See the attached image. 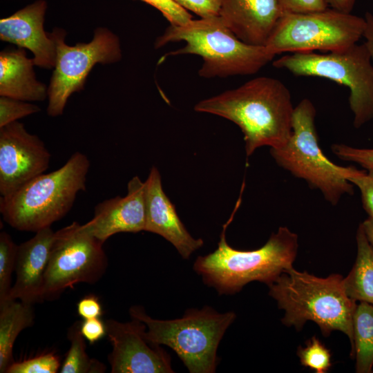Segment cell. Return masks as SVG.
Returning a JSON list of instances; mask_svg holds the SVG:
<instances>
[{
    "label": "cell",
    "mask_w": 373,
    "mask_h": 373,
    "mask_svg": "<svg viewBox=\"0 0 373 373\" xmlns=\"http://www.w3.org/2000/svg\"><path fill=\"white\" fill-rule=\"evenodd\" d=\"M197 112L224 117L244 135L247 156L261 146H284L291 137L294 107L288 88L269 77L254 78L240 86L204 99Z\"/></svg>",
    "instance_id": "obj_1"
},
{
    "label": "cell",
    "mask_w": 373,
    "mask_h": 373,
    "mask_svg": "<svg viewBox=\"0 0 373 373\" xmlns=\"http://www.w3.org/2000/svg\"><path fill=\"white\" fill-rule=\"evenodd\" d=\"M268 287L269 296L285 311L281 320L285 325L299 331L307 321H313L325 337L334 330L342 332L352 347L357 303L347 296L341 275L321 278L291 267Z\"/></svg>",
    "instance_id": "obj_2"
},
{
    "label": "cell",
    "mask_w": 373,
    "mask_h": 373,
    "mask_svg": "<svg viewBox=\"0 0 373 373\" xmlns=\"http://www.w3.org/2000/svg\"><path fill=\"white\" fill-rule=\"evenodd\" d=\"M216 249L199 256L193 269L203 282L219 294H233L247 283L259 281L268 285L293 267L298 249V235L287 227H280L267 242L254 250H238L227 242L225 229Z\"/></svg>",
    "instance_id": "obj_3"
},
{
    "label": "cell",
    "mask_w": 373,
    "mask_h": 373,
    "mask_svg": "<svg viewBox=\"0 0 373 373\" xmlns=\"http://www.w3.org/2000/svg\"><path fill=\"white\" fill-rule=\"evenodd\" d=\"M186 45L166 56L196 55L202 59L198 75L204 78L250 75L258 73L276 56L265 46H254L239 39L220 16L191 19L169 25L155 41V48L171 42Z\"/></svg>",
    "instance_id": "obj_4"
},
{
    "label": "cell",
    "mask_w": 373,
    "mask_h": 373,
    "mask_svg": "<svg viewBox=\"0 0 373 373\" xmlns=\"http://www.w3.org/2000/svg\"><path fill=\"white\" fill-rule=\"evenodd\" d=\"M89 168L88 157L77 151L59 169L42 173L1 197L3 220L21 231L36 232L51 227L69 212L77 194L86 189Z\"/></svg>",
    "instance_id": "obj_5"
},
{
    "label": "cell",
    "mask_w": 373,
    "mask_h": 373,
    "mask_svg": "<svg viewBox=\"0 0 373 373\" xmlns=\"http://www.w3.org/2000/svg\"><path fill=\"white\" fill-rule=\"evenodd\" d=\"M316 113L312 101L302 99L294 107L290 138L284 146L270 149V153L278 166L304 180L329 203L336 205L344 195L354 193L349 179L361 170L337 165L325 156L318 144Z\"/></svg>",
    "instance_id": "obj_6"
},
{
    "label": "cell",
    "mask_w": 373,
    "mask_h": 373,
    "mask_svg": "<svg viewBox=\"0 0 373 373\" xmlns=\"http://www.w3.org/2000/svg\"><path fill=\"white\" fill-rule=\"evenodd\" d=\"M129 314L145 323L150 339L171 348L191 373L215 372L219 343L236 317L233 312L219 313L209 306L189 309L173 320L151 318L140 305L132 306Z\"/></svg>",
    "instance_id": "obj_7"
},
{
    "label": "cell",
    "mask_w": 373,
    "mask_h": 373,
    "mask_svg": "<svg viewBox=\"0 0 373 373\" xmlns=\"http://www.w3.org/2000/svg\"><path fill=\"white\" fill-rule=\"evenodd\" d=\"M273 66L296 76L325 78L347 87L355 128L373 119V62L365 43L326 53H290Z\"/></svg>",
    "instance_id": "obj_8"
},
{
    "label": "cell",
    "mask_w": 373,
    "mask_h": 373,
    "mask_svg": "<svg viewBox=\"0 0 373 373\" xmlns=\"http://www.w3.org/2000/svg\"><path fill=\"white\" fill-rule=\"evenodd\" d=\"M365 27V17L331 8L304 13H285L265 46L276 55L314 50L332 52L357 44Z\"/></svg>",
    "instance_id": "obj_9"
},
{
    "label": "cell",
    "mask_w": 373,
    "mask_h": 373,
    "mask_svg": "<svg viewBox=\"0 0 373 373\" xmlns=\"http://www.w3.org/2000/svg\"><path fill=\"white\" fill-rule=\"evenodd\" d=\"M103 245L77 222L55 231L44 278L41 301L55 300L77 284L98 282L108 267Z\"/></svg>",
    "instance_id": "obj_10"
},
{
    "label": "cell",
    "mask_w": 373,
    "mask_h": 373,
    "mask_svg": "<svg viewBox=\"0 0 373 373\" xmlns=\"http://www.w3.org/2000/svg\"><path fill=\"white\" fill-rule=\"evenodd\" d=\"M56 46V63L48 88L47 113L51 117L63 114L70 95L84 89L86 78L97 64L119 61L122 50L118 37L106 28H98L88 43L68 46L66 32L55 28L50 32Z\"/></svg>",
    "instance_id": "obj_11"
},
{
    "label": "cell",
    "mask_w": 373,
    "mask_h": 373,
    "mask_svg": "<svg viewBox=\"0 0 373 373\" xmlns=\"http://www.w3.org/2000/svg\"><path fill=\"white\" fill-rule=\"evenodd\" d=\"M106 336L112 345L108 361L112 373H172L170 355L149 338L144 323L105 321Z\"/></svg>",
    "instance_id": "obj_12"
},
{
    "label": "cell",
    "mask_w": 373,
    "mask_h": 373,
    "mask_svg": "<svg viewBox=\"0 0 373 373\" xmlns=\"http://www.w3.org/2000/svg\"><path fill=\"white\" fill-rule=\"evenodd\" d=\"M50 153L44 142L18 121L0 128V194L14 193L48 169Z\"/></svg>",
    "instance_id": "obj_13"
},
{
    "label": "cell",
    "mask_w": 373,
    "mask_h": 373,
    "mask_svg": "<svg viewBox=\"0 0 373 373\" xmlns=\"http://www.w3.org/2000/svg\"><path fill=\"white\" fill-rule=\"evenodd\" d=\"M127 195L104 200L95 207L94 216L82 227L102 242L118 233L145 230V184L138 176L128 183Z\"/></svg>",
    "instance_id": "obj_14"
},
{
    "label": "cell",
    "mask_w": 373,
    "mask_h": 373,
    "mask_svg": "<svg viewBox=\"0 0 373 373\" xmlns=\"http://www.w3.org/2000/svg\"><path fill=\"white\" fill-rule=\"evenodd\" d=\"M145 184V231L156 233L171 242L184 259L204 244L194 238L180 219L175 207L164 193L158 169L152 166Z\"/></svg>",
    "instance_id": "obj_15"
},
{
    "label": "cell",
    "mask_w": 373,
    "mask_h": 373,
    "mask_svg": "<svg viewBox=\"0 0 373 373\" xmlns=\"http://www.w3.org/2000/svg\"><path fill=\"white\" fill-rule=\"evenodd\" d=\"M47 3L38 0L0 20V39L31 51L35 65L51 69L56 63V46L44 28Z\"/></svg>",
    "instance_id": "obj_16"
},
{
    "label": "cell",
    "mask_w": 373,
    "mask_h": 373,
    "mask_svg": "<svg viewBox=\"0 0 373 373\" xmlns=\"http://www.w3.org/2000/svg\"><path fill=\"white\" fill-rule=\"evenodd\" d=\"M284 14L279 0H222L219 16L243 42L266 46Z\"/></svg>",
    "instance_id": "obj_17"
},
{
    "label": "cell",
    "mask_w": 373,
    "mask_h": 373,
    "mask_svg": "<svg viewBox=\"0 0 373 373\" xmlns=\"http://www.w3.org/2000/svg\"><path fill=\"white\" fill-rule=\"evenodd\" d=\"M55 235V231L48 227L18 245L16 280L7 300H19L31 305L42 302L44 278Z\"/></svg>",
    "instance_id": "obj_18"
},
{
    "label": "cell",
    "mask_w": 373,
    "mask_h": 373,
    "mask_svg": "<svg viewBox=\"0 0 373 373\" xmlns=\"http://www.w3.org/2000/svg\"><path fill=\"white\" fill-rule=\"evenodd\" d=\"M34 59L24 48L6 49L0 53V96L25 102L43 101L48 88L37 81Z\"/></svg>",
    "instance_id": "obj_19"
},
{
    "label": "cell",
    "mask_w": 373,
    "mask_h": 373,
    "mask_svg": "<svg viewBox=\"0 0 373 373\" xmlns=\"http://www.w3.org/2000/svg\"><path fill=\"white\" fill-rule=\"evenodd\" d=\"M33 305L19 300L0 304V372L6 373L15 362L13 347L19 334L34 323Z\"/></svg>",
    "instance_id": "obj_20"
},
{
    "label": "cell",
    "mask_w": 373,
    "mask_h": 373,
    "mask_svg": "<svg viewBox=\"0 0 373 373\" xmlns=\"http://www.w3.org/2000/svg\"><path fill=\"white\" fill-rule=\"evenodd\" d=\"M356 240V258L351 271L343 278L344 287L351 299L373 305V247L361 224L358 227Z\"/></svg>",
    "instance_id": "obj_21"
},
{
    "label": "cell",
    "mask_w": 373,
    "mask_h": 373,
    "mask_svg": "<svg viewBox=\"0 0 373 373\" xmlns=\"http://www.w3.org/2000/svg\"><path fill=\"white\" fill-rule=\"evenodd\" d=\"M350 355L356 360V372L370 373L373 367V305H356L353 316V346Z\"/></svg>",
    "instance_id": "obj_22"
},
{
    "label": "cell",
    "mask_w": 373,
    "mask_h": 373,
    "mask_svg": "<svg viewBox=\"0 0 373 373\" xmlns=\"http://www.w3.org/2000/svg\"><path fill=\"white\" fill-rule=\"evenodd\" d=\"M81 322L74 323L68 329V338L70 345L59 372L103 373L106 365L90 358L86 352L85 338L80 330Z\"/></svg>",
    "instance_id": "obj_23"
},
{
    "label": "cell",
    "mask_w": 373,
    "mask_h": 373,
    "mask_svg": "<svg viewBox=\"0 0 373 373\" xmlns=\"http://www.w3.org/2000/svg\"><path fill=\"white\" fill-rule=\"evenodd\" d=\"M18 245L5 231L0 233V304L6 301L12 289Z\"/></svg>",
    "instance_id": "obj_24"
},
{
    "label": "cell",
    "mask_w": 373,
    "mask_h": 373,
    "mask_svg": "<svg viewBox=\"0 0 373 373\" xmlns=\"http://www.w3.org/2000/svg\"><path fill=\"white\" fill-rule=\"evenodd\" d=\"M306 346H299L297 355L302 365L315 370L316 373H325L332 367L330 350L316 336L305 342Z\"/></svg>",
    "instance_id": "obj_25"
},
{
    "label": "cell",
    "mask_w": 373,
    "mask_h": 373,
    "mask_svg": "<svg viewBox=\"0 0 373 373\" xmlns=\"http://www.w3.org/2000/svg\"><path fill=\"white\" fill-rule=\"evenodd\" d=\"M61 366L58 356L49 352L21 361H15L6 373H56L59 372Z\"/></svg>",
    "instance_id": "obj_26"
},
{
    "label": "cell",
    "mask_w": 373,
    "mask_h": 373,
    "mask_svg": "<svg viewBox=\"0 0 373 373\" xmlns=\"http://www.w3.org/2000/svg\"><path fill=\"white\" fill-rule=\"evenodd\" d=\"M41 108L25 101L0 97V128L23 117L38 113Z\"/></svg>",
    "instance_id": "obj_27"
},
{
    "label": "cell",
    "mask_w": 373,
    "mask_h": 373,
    "mask_svg": "<svg viewBox=\"0 0 373 373\" xmlns=\"http://www.w3.org/2000/svg\"><path fill=\"white\" fill-rule=\"evenodd\" d=\"M331 149L341 160L358 164L366 171L373 172V149L357 148L344 144H334Z\"/></svg>",
    "instance_id": "obj_28"
},
{
    "label": "cell",
    "mask_w": 373,
    "mask_h": 373,
    "mask_svg": "<svg viewBox=\"0 0 373 373\" xmlns=\"http://www.w3.org/2000/svg\"><path fill=\"white\" fill-rule=\"evenodd\" d=\"M158 10L171 25H183L192 19L189 12L173 0H140Z\"/></svg>",
    "instance_id": "obj_29"
},
{
    "label": "cell",
    "mask_w": 373,
    "mask_h": 373,
    "mask_svg": "<svg viewBox=\"0 0 373 373\" xmlns=\"http://www.w3.org/2000/svg\"><path fill=\"white\" fill-rule=\"evenodd\" d=\"M349 181L360 190L363 209L373 218V172L361 170Z\"/></svg>",
    "instance_id": "obj_30"
},
{
    "label": "cell",
    "mask_w": 373,
    "mask_h": 373,
    "mask_svg": "<svg viewBox=\"0 0 373 373\" xmlns=\"http://www.w3.org/2000/svg\"><path fill=\"white\" fill-rule=\"evenodd\" d=\"M185 10L192 11L201 18L220 15L222 0H173Z\"/></svg>",
    "instance_id": "obj_31"
},
{
    "label": "cell",
    "mask_w": 373,
    "mask_h": 373,
    "mask_svg": "<svg viewBox=\"0 0 373 373\" xmlns=\"http://www.w3.org/2000/svg\"><path fill=\"white\" fill-rule=\"evenodd\" d=\"M285 13H304L329 8L325 0H279Z\"/></svg>",
    "instance_id": "obj_32"
},
{
    "label": "cell",
    "mask_w": 373,
    "mask_h": 373,
    "mask_svg": "<svg viewBox=\"0 0 373 373\" xmlns=\"http://www.w3.org/2000/svg\"><path fill=\"white\" fill-rule=\"evenodd\" d=\"M81 332L84 338L93 344L106 335L105 322L99 318L84 319L80 325Z\"/></svg>",
    "instance_id": "obj_33"
},
{
    "label": "cell",
    "mask_w": 373,
    "mask_h": 373,
    "mask_svg": "<svg viewBox=\"0 0 373 373\" xmlns=\"http://www.w3.org/2000/svg\"><path fill=\"white\" fill-rule=\"evenodd\" d=\"M77 312L83 319L99 318L102 314V307L97 297L88 295L77 303Z\"/></svg>",
    "instance_id": "obj_34"
},
{
    "label": "cell",
    "mask_w": 373,
    "mask_h": 373,
    "mask_svg": "<svg viewBox=\"0 0 373 373\" xmlns=\"http://www.w3.org/2000/svg\"><path fill=\"white\" fill-rule=\"evenodd\" d=\"M365 18L366 27L363 37L365 39V44L369 50L373 62V14L367 12L365 15Z\"/></svg>",
    "instance_id": "obj_35"
},
{
    "label": "cell",
    "mask_w": 373,
    "mask_h": 373,
    "mask_svg": "<svg viewBox=\"0 0 373 373\" xmlns=\"http://www.w3.org/2000/svg\"><path fill=\"white\" fill-rule=\"evenodd\" d=\"M328 6L331 8L351 13L354 9L356 0H325Z\"/></svg>",
    "instance_id": "obj_36"
},
{
    "label": "cell",
    "mask_w": 373,
    "mask_h": 373,
    "mask_svg": "<svg viewBox=\"0 0 373 373\" xmlns=\"http://www.w3.org/2000/svg\"><path fill=\"white\" fill-rule=\"evenodd\" d=\"M361 225L369 242L373 247V218L368 217L361 223Z\"/></svg>",
    "instance_id": "obj_37"
}]
</instances>
